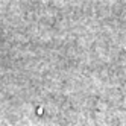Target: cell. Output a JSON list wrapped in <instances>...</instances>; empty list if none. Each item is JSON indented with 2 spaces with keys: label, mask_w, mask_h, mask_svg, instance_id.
I'll return each instance as SVG.
<instances>
[{
  "label": "cell",
  "mask_w": 126,
  "mask_h": 126,
  "mask_svg": "<svg viewBox=\"0 0 126 126\" xmlns=\"http://www.w3.org/2000/svg\"><path fill=\"white\" fill-rule=\"evenodd\" d=\"M78 126H106L105 123H79Z\"/></svg>",
  "instance_id": "6da1fadb"
}]
</instances>
